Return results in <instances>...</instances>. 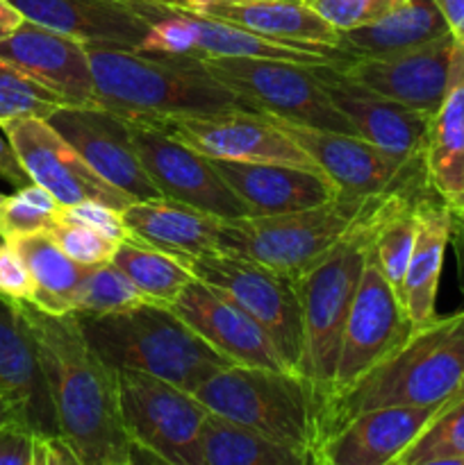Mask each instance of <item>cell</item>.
Listing matches in <instances>:
<instances>
[{
    "mask_svg": "<svg viewBox=\"0 0 464 465\" xmlns=\"http://www.w3.org/2000/svg\"><path fill=\"white\" fill-rule=\"evenodd\" d=\"M14 307L35 341L59 434L80 465H132L116 368L91 348L77 313H48L16 300Z\"/></svg>",
    "mask_w": 464,
    "mask_h": 465,
    "instance_id": "1",
    "label": "cell"
},
{
    "mask_svg": "<svg viewBox=\"0 0 464 465\" xmlns=\"http://www.w3.org/2000/svg\"><path fill=\"white\" fill-rule=\"evenodd\" d=\"M462 380L464 309H459L414 327L398 348L339 395L321 418L318 448L358 413L382 407H441Z\"/></svg>",
    "mask_w": 464,
    "mask_h": 465,
    "instance_id": "2",
    "label": "cell"
},
{
    "mask_svg": "<svg viewBox=\"0 0 464 465\" xmlns=\"http://www.w3.org/2000/svg\"><path fill=\"white\" fill-rule=\"evenodd\" d=\"M96 104L130 118L189 116L255 109L198 57H155L109 44H86Z\"/></svg>",
    "mask_w": 464,
    "mask_h": 465,
    "instance_id": "3",
    "label": "cell"
},
{
    "mask_svg": "<svg viewBox=\"0 0 464 465\" xmlns=\"http://www.w3.org/2000/svg\"><path fill=\"white\" fill-rule=\"evenodd\" d=\"M76 313L91 348L116 371L146 372L194 393L205 380L232 366L230 359L200 339L166 304L144 302L116 313Z\"/></svg>",
    "mask_w": 464,
    "mask_h": 465,
    "instance_id": "4",
    "label": "cell"
},
{
    "mask_svg": "<svg viewBox=\"0 0 464 465\" xmlns=\"http://www.w3.org/2000/svg\"><path fill=\"white\" fill-rule=\"evenodd\" d=\"M380 207L367 213L328 257L298 277L300 309H303V359H300L298 375L312 391L318 430H321L323 411L330 402L346 321L367 263Z\"/></svg>",
    "mask_w": 464,
    "mask_h": 465,
    "instance_id": "5",
    "label": "cell"
},
{
    "mask_svg": "<svg viewBox=\"0 0 464 465\" xmlns=\"http://www.w3.org/2000/svg\"><path fill=\"white\" fill-rule=\"evenodd\" d=\"M391 195V193H389ZM387 195L339 193L317 207L273 216H241L223 221L218 252L253 259L298 280L335 245L378 209Z\"/></svg>",
    "mask_w": 464,
    "mask_h": 465,
    "instance_id": "6",
    "label": "cell"
},
{
    "mask_svg": "<svg viewBox=\"0 0 464 465\" xmlns=\"http://www.w3.org/2000/svg\"><path fill=\"white\" fill-rule=\"evenodd\" d=\"M207 411L253 427L305 463H317L318 420L312 391L294 371L257 366L223 368L194 391Z\"/></svg>",
    "mask_w": 464,
    "mask_h": 465,
    "instance_id": "7",
    "label": "cell"
},
{
    "mask_svg": "<svg viewBox=\"0 0 464 465\" xmlns=\"http://www.w3.org/2000/svg\"><path fill=\"white\" fill-rule=\"evenodd\" d=\"M180 259L196 280L255 318L268 331L291 371L298 372L303 359V309L296 277L218 250Z\"/></svg>",
    "mask_w": 464,
    "mask_h": 465,
    "instance_id": "8",
    "label": "cell"
},
{
    "mask_svg": "<svg viewBox=\"0 0 464 465\" xmlns=\"http://www.w3.org/2000/svg\"><path fill=\"white\" fill-rule=\"evenodd\" d=\"M218 82L257 112L321 130L355 134L348 118L332 104L317 66L255 57H198Z\"/></svg>",
    "mask_w": 464,
    "mask_h": 465,
    "instance_id": "9",
    "label": "cell"
},
{
    "mask_svg": "<svg viewBox=\"0 0 464 465\" xmlns=\"http://www.w3.org/2000/svg\"><path fill=\"white\" fill-rule=\"evenodd\" d=\"M116 375L132 448L148 452L157 463L196 465L207 407L159 377L136 371H116Z\"/></svg>",
    "mask_w": 464,
    "mask_h": 465,
    "instance_id": "10",
    "label": "cell"
},
{
    "mask_svg": "<svg viewBox=\"0 0 464 465\" xmlns=\"http://www.w3.org/2000/svg\"><path fill=\"white\" fill-rule=\"evenodd\" d=\"M271 118L339 186L341 193L371 198V195H389L396 191L430 189L426 162H405L358 134L321 130L276 116Z\"/></svg>",
    "mask_w": 464,
    "mask_h": 465,
    "instance_id": "11",
    "label": "cell"
},
{
    "mask_svg": "<svg viewBox=\"0 0 464 465\" xmlns=\"http://www.w3.org/2000/svg\"><path fill=\"white\" fill-rule=\"evenodd\" d=\"M159 130L212 159L227 162H273L323 173L314 159L277 127L268 114L237 109L221 114L146 118Z\"/></svg>",
    "mask_w": 464,
    "mask_h": 465,
    "instance_id": "12",
    "label": "cell"
},
{
    "mask_svg": "<svg viewBox=\"0 0 464 465\" xmlns=\"http://www.w3.org/2000/svg\"><path fill=\"white\" fill-rule=\"evenodd\" d=\"M127 121L136 154L164 198L203 209L223 221L248 216L246 204L223 180L212 157L173 139L146 118L127 116Z\"/></svg>",
    "mask_w": 464,
    "mask_h": 465,
    "instance_id": "13",
    "label": "cell"
},
{
    "mask_svg": "<svg viewBox=\"0 0 464 465\" xmlns=\"http://www.w3.org/2000/svg\"><path fill=\"white\" fill-rule=\"evenodd\" d=\"M412 330L414 327L405 313L398 293L391 289V284L368 254L353 304H350L348 321H346L328 407L350 386L358 384L391 350L398 348Z\"/></svg>",
    "mask_w": 464,
    "mask_h": 465,
    "instance_id": "14",
    "label": "cell"
},
{
    "mask_svg": "<svg viewBox=\"0 0 464 465\" xmlns=\"http://www.w3.org/2000/svg\"><path fill=\"white\" fill-rule=\"evenodd\" d=\"M0 127L27 177L48 189L59 204L100 200L126 209L135 203L130 195L105 182L45 118L23 116Z\"/></svg>",
    "mask_w": 464,
    "mask_h": 465,
    "instance_id": "15",
    "label": "cell"
},
{
    "mask_svg": "<svg viewBox=\"0 0 464 465\" xmlns=\"http://www.w3.org/2000/svg\"><path fill=\"white\" fill-rule=\"evenodd\" d=\"M45 121L105 182L132 200L162 195L136 154L127 116L103 104H62Z\"/></svg>",
    "mask_w": 464,
    "mask_h": 465,
    "instance_id": "16",
    "label": "cell"
},
{
    "mask_svg": "<svg viewBox=\"0 0 464 465\" xmlns=\"http://www.w3.org/2000/svg\"><path fill=\"white\" fill-rule=\"evenodd\" d=\"M455 45L458 39L450 32L441 39L400 53L373 57L350 54L341 64H335V68L344 77L385 98L432 116L449 89Z\"/></svg>",
    "mask_w": 464,
    "mask_h": 465,
    "instance_id": "17",
    "label": "cell"
},
{
    "mask_svg": "<svg viewBox=\"0 0 464 465\" xmlns=\"http://www.w3.org/2000/svg\"><path fill=\"white\" fill-rule=\"evenodd\" d=\"M317 73L332 104L348 118L355 134L405 162H426L430 114L348 80L337 71L335 64L317 66Z\"/></svg>",
    "mask_w": 464,
    "mask_h": 465,
    "instance_id": "18",
    "label": "cell"
},
{
    "mask_svg": "<svg viewBox=\"0 0 464 465\" xmlns=\"http://www.w3.org/2000/svg\"><path fill=\"white\" fill-rule=\"evenodd\" d=\"M171 309L200 339L207 341L218 354L230 359L232 363L291 371L268 331L244 309H239L200 280L187 284Z\"/></svg>",
    "mask_w": 464,
    "mask_h": 465,
    "instance_id": "19",
    "label": "cell"
},
{
    "mask_svg": "<svg viewBox=\"0 0 464 465\" xmlns=\"http://www.w3.org/2000/svg\"><path fill=\"white\" fill-rule=\"evenodd\" d=\"M0 400L12 420L32 434H59L35 341L14 300L5 295H0Z\"/></svg>",
    "mask_w": 464,
    "mask_h": 465,
    "instance_id": "20",
    "label": "cell"
},
{
    "mask_svg": "<svg viewBox=\"0 0 464 465\" xmlns=\"http://www.w3.org/2000/svg\"><path fill=\"white\" fill-rule=\"evenodd\" d=\"M0 57L53 89L66 104H96L85 41L25 21L14 35L0 39Z\"/></svg>",
    "mask_w": 464,
    "mask_h": 465,
    "instance_id": "21",
    "label": "cell"
},
{
    "mask_svg": "<svg viewBox=\"0 0 464 465\" xmlns=\"http://www.w3.org/2000/svg\"><path fill=\"white\" fill-rule=\"evenodd\" d=\"M214 166L246 204L248 216L298 212L317 207L341 193L326 173L273 162H227L212 159Z\"/></svg>",
    "mask_w": 464,
    "mask_h": 465,
    "instance_id": "22",
    "label": "cell"
},
{
    "mask_svg": "<svg viewBox=\"0 0 464 465\" xmlns=\"http://www.w3.org/2000/svg\"><path fill=\"white\" fill-rule=\"evenodd\" d=\"M439 407H382L358 413L318 448L317 463L387 465L409 448Z\"/></svg>",
    "mask_w": 464,
    "mask_h": 465,
    "instance_id": "23",
    "label": "cell"
},
{
    "mask_svg": "<svg viewBox=\"0 0 464 465\" xmlns=\"http://www.w3.org/2000/svg\"><path fill=\"white\" fill-rule=\"evenodd\" d=\"M232 23L267 39L312 48H339L341 35L303 0H164Z\"/></svg>",
    "mask_w": 464,
    "mask_h": 465,
    "instance_id": "24",
    "label": "cell"
},
{
    "mask_svg": "<svg viewBox=\"0 0 464 465\" xmlns=\"http://www.w3.org/2000/svg\"><path fill=\"white\" fill-rule=\"evenodd\" d=\"M25 21L80 39L85 44H109L136 50L148 32L130 0H12Z\"/></svg>",
    "mask_w": 464,
    "mask_h": 465,
    "instance_id": "25",
    "label": "cell"
},
{
    "mask_svg": "<svg viewBox=\"0 0 464 465\" xmlns=\"http://www.w3.org/2000/svg\"><path fill=\"white\" fill-rule=\"evenodd\" d=\"M453 209L432 191L417 200V236L400 286V302L412 327H421L437 316V289L449 241L453 236Z\"/></svg>",
    "mask_w": 464,
    "mask_h": 465,
    "instance_id": "26",
    "label": "cell"
},
{
    "mask_svg": "<svg viewBox=\"0 0 464 465\" xmlns=\"http://www.w3.org/2000/svg\"><path fill=\"white\" fill-rule=\"evenodd\" d=\"M123 218L130 227L132 239L177 257H194L218 250L223 218L177 200L164 195L135 200L123 209Z\"/></svg>",
    "mask_w": 464,
    "mask_h": 465,
    "instance_id": "27",
    "label": "cell"
},
{
    "mask_svg": "<svg viewBox=\"0 0 464 465\" xmlns=\"http://www.w3.org/2000/svg\"><path fill=\"white\" fill-rule=\"evenodd\" d=\"M426 177L432 193L450 209L464 200V44L455 45L449 89L430 118Z\"/></svg>",
    "mask_w": 464,
    "mask_h": 465,
    "instance_id": "28",
    "label": "cell"
},
{
    "mask_svg": "<svg viewBox=\"0 0 464 465\" xmlns=\"http://www.w3.org/2000/svg\"><path fill=\"white\" fill-rule=\"evenodd\" d=\"M446 35L450 27L437 0H405L380 21L341 32L339 48L355 57H373L419 48Z\"/></svg>",
    "mask_w": 464,
    "mask_h": 465,
    "instance_id": "29",
    "label": "cell"
},
{
    "mask_svg": "<svg viewBox=\"0 0 464 465\" xmlns=\"http://www.w3.org/2000/svg\"><path fill=\"white\" fill-rule=\"evenodd\" d=\"M7 241V239H5ZM25 259L35 280V307L48 313L76 312V300L86 266L73 262L48 232L9 239Z\"/></svg>",
    "mask_w": 464,
    "mask_h": 465,
    "instance_id": "30",
    "label": "cell"
},
{
    "mask_svg": "<svg viewBox=\"0 0 464 465\" xmlns=\"http://www.w3.org/2000/svg\"><path fill=\"white\" fill-rule=\"evenodd\" d=\"M196 465H305V461L253 427L207 411L200 430Z\"/></svg>",
    "mask_w": 464,
    "mask_h": 465,
    "instance_id": "31",
    "label": "cell"
},
{
    "mask_svg": "<svg viewBox=\"0 0 464 465\" xmlns=\"http://www.w3.org/2000/svg\"><path fill=\"white\" fill-rule=\"evenodd\" d=\"M112 263L144 293L148 302L171 307L187 284L196 280L191 268L177 254L136 239L118 243Z\"/></svg>",
    "mask_w": 464,
    "mask_h": 465,
    "instance_id": "32",
    "label": "cell"
},
{
    "mask_svg": "<svg viewBox=\"0 0 464 465\" xmlns=\"http://www.w3.org/2000/svg\"><path fill=\"white\" fill-rule=\"evenodd\" d=\"M394 465H464V395L441 404Z\"/></svg>",
    "mask_w": 464,
    "mask_h": 465,
    "instance_id": "33",
    "label": "cell"
},
{
    "mask_svg": "<svg viewBox=\"0 0 464 465\" xmlns=\"http://www.w3.org/2000/svg\"><path fill=\"white\" fill-rule=\"evenodd\" d=\"M144 302H148L144 293L109 262L86 268L80 289H77L76 312L116 313L139 307Z\"/></svg>",
    "mask_w": 464,
    "mask_h": 465,
    "instance_id": "34",
    "label": "cell"
},
{
    "mask_svg": "<svg viewBox=\"0 0 464 465\" xmlns=\"http://www.w3.org/2000/svg\"><path fill=\"white\" fill-rule=\"evenodd\" d=\"M59 207L53 193L36 182L18 186L12 195H5L0 204V239H18V236L45 232L53 225Z\"/></svg>",
    "mask_w": 464,
    "mask_h": 465,
    "instance_id": "35",
    "label": "cell"
},
{
    "mask_svg": "<svg viewBox=\"0 0 464 465\" xmlns=\"http://www.w3.org/2000/svg\"><path fill=\"white\" fill-rule=\"evenodd\" d=\"M64 103L53 89L0 57V125L14 118H48Z\"/></svg>",
    "mask_w": 464,
    "mask_h": 465,
    "instance_id": "36",
    "label": "cell"
},
{
    "mask_svg": "<svg viewBox=\"0 0 464 465\" xmlns=\"http://www.w3.org/2000/svg\"><path fill=\"white\" fill-rule=\"evenodd\" d=\"M50 236L57 241L59 248L68 254L80 266H100V263L112 262L114 252L118 248V241L107 239L89 227L76 225V223H64L55 218L53 225L48 227Z\"/></svg>",
    "mask_w": 464,
    "mask_h": 465,
    "instance_id": "37",
    "label": "cell"
},
{
    "mask_svg": "<svg viewBox=\"0 0 464 465\" xmlns=\"http://www.w3.org/2000/svg\"><path fill=\"white\" fill-rule=\"evenodd\" d=\"M337 32L371 25L394 12L405 0H303Z\"/></svg>",
    "mask_w": 464,
    "mask_h": 465,
    "instance_id": "38",
    "label": "cell"
},
{
    "mask_svg": "<svg viewBox=\"0 0 464 465\" xmlns=\"http://www.w3.org/2000/svg\"><path fill=\"white\" fill-rule=\"evenodd\" d=\"M55 218L64 223H76V225L89 227V230L98 232V234L107 236L112 241H118V243L132 239L130 227H127L126 218H123V209L100 203V200H82V203L76 204H62Z\"/></svg>",
    "mask_w": 464,
    "mask_h": 465,
    "instance_id": "39",
    "label": "cell"
},
{
    "mask_svg": "<svg viewBox=\"0 0 464 465\" xmlns=\"http://www.w3.org/2000/svg\"><path fill=\"white\" fill-rule=\"evenodd\" d=\"M0 295L16 302H35V280L12 241L0 239Z\"/></svg>",
    "mask_w": 464,
    "mask_h": 465,
    "instance_id": "40",
    "label": "cell"
},
{
    "mask_svg": "<svg viewBox=\"0 0 464 465\" xmlns=\"http://www.w3.org/2000/svg\"><path fill=\"white\" fill-rule=\"evenodd\" d=\"M35 439L18 422L0 425V465H35Z\"/></svg>",
    "mask_w": 464,
    "mask_h": 465,
    "instance_id": "41",
    "label": "cell"
},
{
    "mask_svg": "<svg viewBox=\"0 0 464 465\" xmlns=\"http://www.w3.org/2000/svg\"><path fill=\"white\" fill-rule=\"evenodd\" d=\"M35 465H80V459L62 434L36 436Z\"/></svg>",
    "mask_w": 464,
    "mask_h": 465,
    "instance_id": "42",
    "label": "cell"
},
{
    "mask_svg": "<svg viewBox=\"0 0 464 465\" xmlns=\"http://www.w3.org/2000/svg\"><path fill=\"white\" fill-rule=\"evenodd\" d=\"M0 180H5L7 184H12L14 189H18V186H25L27 182H32L30 177H27V173L23 171V166H21V162H18L14 148L9 145L3 127H0Z\"/></svg>",
    "mask_w": 464,
    "mask_h": 465,
    "instance_id": "43",
    "label": "cell"
},
{
    "mask_svg": "<svg viewBox=\"0 0 464 465\" xmlns=\"http://www.w3.org/2000/svg\"><path fill=\"white\" fill-rule=\"evenodd\" d=\"M437 5L444 12L455 39L464 44V0H437Z\"/></svg>",
    "mask_w": 464,
    "mask_h": 465,
    "instance_id": "44",
    "label": "cell"
},
{
    "mask_svg": "<svg viewBox=\"0 0 464 465\" xmlns=\"http://www.w3.org/2000/svg\"><path fill=\"white\" fill-rule=\"evenodd\" d=\"M25 23V16L16 9L12 0H0V39L14 35Z\"/></svg>",
    "mask_w": 464,
    "mask_h": 465,
    "instance_id": "45",
    "label": "cell"
},
{
    "mask_svg": "<svg viewBox=\"0 0 464 465\" xmlns=\"http://www.w3.org/2000/svg\"><path fill=\"white\" fill-rule=\"evenodd\" d=\"M7 422H14L12 416H9L7 407H5V402L0 400V425H7Z\"/></svg>",
    "mask_w": 464,
    "mask_h": 465,
    "instance_id": "46",
    "label": "cell"
},
{
    "mask_svg": "<svg viewBox=\"0 0 464 465\" xmlns=\"http://www.w3.org/2000/svg\"><path fill=\"white\" fill-rule=\"evenodd\" d=\"M462 395H464V380H462V384H459V389H458V391H455V393H453V395H450V398H449V400H455V398H462ZM449 400H446V402H449Z\"/></svg>",
    "mask_w": 464,
    "mask_h": 465,
    "instance_id": "47",
    "label": "cell"
},
{
    "mask_svg": "<svg viewBox=\"0 0 464 465\" xmlns=\"http://www.w3.org/2000/svg\"><path fill=\"white\" fill-rule=\"evenodd\" d=\"M453 212H459V213H462V212H464V200H462V204H459V207H458V209H453Z\"/></svg>",
    "mask_w": 464,
    "mask_h": 465,
    "instance_id": "48",
    "label": "cell"
},
{
    "mask_svg": "<svg viewBox=\"0 0 464 465\" xmlns=\"http://www.w3.org/2000/svg\"><path fill=\"white\" fill-rule=\"evenodd\" d=\"M3 200H5V195H3V193H0V204H3Z\"/></svg>",
    "mask_w": 464,
    "mask_h": 465,
    "instance_id": "49",
    "label": "cell"
}]
</instances>
